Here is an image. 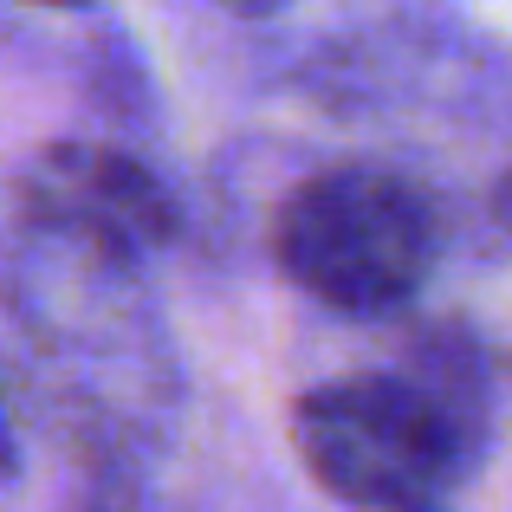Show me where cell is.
<instances>
[{
	"instance_id": "1",
	"label": "cell",
	"mask_w": 512,
	"mask_h": 512,
	"mask_svg": "<svg viewBox=\"0 0 512 512\" xmlns=\"http://www.w3.org/2000/svg\"><path fill=\"white\" fill-rule=\"evenodd\" d=\"M273 260L331 312H396L435 266V221L402 175L370 163L318 169L279 201Z\"/></svg>"
},
{
	"instance_id": "2",
	"label": "cell",
	"mask_w": 512,
	"mask_h": 512,
	"mask_svg": "<svg viewBox=\"0 0 512 512\" xmlns=\"http://www.w3.org/2000/svg\"><path fill=\"white\" fill-rule=\"evenodd\" d=\"M292 441L325 493L376 512L435 506V493L474 467L467 441L402 370H363L305 389L292 409Z\"/></svg>"
},
{
	"instance_id": "3",
	"label": "cell",
	"mask_w": 512,
	"mask_h": 512,
	"mask_svg": "<svg viewBox=\"0 0 512 512\" xmlns=\"http://www.w3.org/2000/svg\"><path fill=\"white\" fill-rule=\"evenodd\" d=\"M33 227L78 247L104 253V260H137L150 247L175 240V201L137 156L104 150V143H52L33 156L20 182Z\"/></svg>"
},
{
	"instance_id": "4",
	"label": "cell",
	"mask_w": 512,
	"mask_h": 512,
	"mask_svg": "<svg viewBox=\"0 0 512 512\" xmlns=\"http://www.w3.org/2000/svg\"><path fill=\"white\" fill-rule=\"evenodd\" d=\"M227 13H273V7H286V0H221Z\"/></svg>"
},
{
	"instance_id": "5",
	"label": "cell",
	"mask_w": 512,
	"mask_h": 512,
	"mask_svg": "<svg viewBox=\"0 0 512 512\" xmlns=\"http://www.w3.org/2000/svg\"><path fill=\"white\" fill-rule=\"evenodd\" d=\"M13 474V435H7V415H0V480Z\"/></svg>"
},
{
	"instance_id": "6",
	"label": "cell",
	"mask_w": 512,
	"mask_h": 512,
	"mask_svg": "<svg viewBox=\"0 0 512 512\" xmlns=\"http://www.w3.org/2000/svg\"><path fill=\"white\" fill-rule=\"evenodd\" d=\"M39 7H91V0H39Z\"/></svg>"
},
{
	"instance_id": "7",
	"label": "cell",
	"mask_w": 512,
	"mask_h": 512,
	"mask_svg": "<svg viewBox=\"0 0 512 512\" xmlns=\"http://www.w3.org/2000/svg\"><path fill=\"white\" fill-rule=\"evenodd\" d=\"M402 512H435V506H402Z\"/></svg>"
}]
</instances>
